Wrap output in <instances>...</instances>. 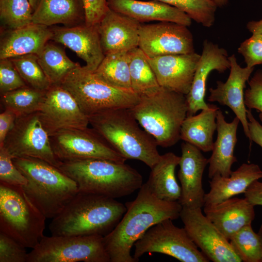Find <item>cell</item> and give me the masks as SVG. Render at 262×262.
I'll return each mask as SVG.
<instances>
[{
  "mask_svg": "<svg viewBox=\"0 0 262 262\" xmlns=\"http://www.w3.org/2000/svg\"><path fill=\"white\" fill-rule=\"evenodd\" d=\"M200 57L195 52L147 57L160 86L185 96L190 90Z\"/></svg>",
  "mask_w": 262,
  "mask_h": 262,
  "instance_id": "obj_18",
  "label": "cell"
},
{
  "mask_svg": "<svg viewBox=\"0 0 262 262\" xmlns=\"http://www.w3.org/2000/svg\"><path fill=\"white\" fill-rule=\"evenodd\" d=\"M247 117L249 141L255 142L262 147V125L255 119L250 109L247 110Z\"/></svg>",
  "mask_w": 262,
  "mask_h": 262,
  "instance_id": "obj_45",
  "label": "cell"
},
{
  "mask_svg": "<svg viewBox=\"0 0 262 262\" xmlns=\"http://www.w3.org/2000/svg\"><path fill=\"white\" fill-rule=\"evenodd\" d=\"M246 27L252 33L262 34V19L249 21L247 23Z\"/></svg>",
  "mask_w": 262,
  "mask_h": 262,
  "instance_id": "obj_47",
  "label": "cell"
},
{
  "mask_svg": "<svg viewBox=\"0 0 262 262\" xmlns=\"http://www.w3.org/2000/svg\"><path fill=\"white\" fill-rule=\"evenodd\" d=\"M85 9V23L97 25L109 9L108 0H82Z\"/></svg>",
  "mask_w": 262,
  "mask_h": 262,
  "instance_id": "obj_43",
  "label": "cell"
},
{
  "mask_svg": "<svg viewBox=\"0 0 262 262\" xmlns=\"http://www.w3.org/2000/svg\"><path fill=\"white\" fill-rule=\"evenodd\" d=\"M174 6L206 27L212 26L218 7L213 0H155Z\"/></svg>",
  "mask_w": 262,
  "mask_h": 262,
  "instance_id": "obj_37",
  "label": "cell"
},
{
  "mask_svg": "<svg viewBox=\"0 0 262 262\" xmlns=\"http://www.w3.org/2000/svg\"><path fill=\"white\" fill-rule=\"evenodd\" d=\"M133 257L138 262L146 253H160L182 262H208L184 228L176 226L172 220H164L150 228L134 244Z\"/></svg>",
  "mask_w": 262,
  "mask_h": 262,
  "instance_id": "obj_10",
  "label": "cell"
},
{
  "mask_svg": "<svg viewBox=\"0 0 262 262\" xmlns=\"http://www.w3.org/2000/svg\"><path fill=\"white\" fill-rule=\"evenodd\" d=\"M52 34L49 27L33 23L18 29L5 30L0 37V59L29 54L38 55L51 40Z\"/></svg>",
  "mask_w": 262,
  "mask_h": 262,
  "instance_id": "obj_23",
  "label": "cell"
},
{
  "mask_svg": "<svg viewBox=\"0 0 262 262\" xmlns=\"http://www.w3.org/2000/svg\"><path fill=\"white\" fill-rule=\"evenodd\" d=\"M141 25L133 18L109 8L97 24L104 55L128 52L138 47Z\"/></svg>",
  "mask_w": 262,
  "mask_h": 262,
  "instance_id": "obj_21",
  "label": "cell"
},
{
  "mask_svg": "<svg viewBox=\"0 0 262 262\" xmlns=\"http://www.w3.org/2000/svg\"><path fill=\"white\" fill-rule=\"evenodd\" d=\"M258 234L259 237V239L261 242V252H262V255H261V262H262V225L261 226L258 232Z\"/></svg>",
  "mask_w": 262,
  "mask_h": 262,
  "instance_id": "obj_49",
  "label": "cell"
},
{
  "mask_svg": "<svg viewBox=\"0 0 262 262\" xmlns=\"http://www.w3.org/2000/svg\"><path fill=\"white\" fill-rule=\"evenodd\" d=\"M110 262L103 236H44L27 262Z\"/></svg>",
  "mask_w": 262,
  "mask_h": 262,
  "instance_id": "obj_9",
  "label": "cell"
},
{
  "mask_svg": "<svg viewBox=\"0 0 262 262\" xmlns=\"http://www.w3.org/2000/svg\"><path fill=\"white\" fill-rule=\"evenodd\" d=\"M15 67L27 86L46 91L52 85L35 54H29L10 58Z\"/></svg>",
  "mask_w": 262,
  "mask_h": 262,
  "instance_id": "obj_35",
  "label": "cell"
},
{
  "mask_svg": "<svg viewBox=\"0 0 262 262\" xmlns=\"http://www.w3.org/2000/svg\"><path fill=\"white\" fill-rule=\"evenodd\" d=\"M180 160V156L167 152L161 155L159 161L151 168L146 183L159 199L168 201H179L180 199L181 188L175 176Z\"/></svg>",
  "mask_w": 262,
  "mask_h": 262,
  "instance_id": "obj_29",
  "label": "cell"
},
{
  "mask_svg": "<svg viewBox=\"0 0 262 262\" xmlns=\"http://www.w3.org/2000/svg\"><path fill=\"white\" fill-rule=\"evenodd\" d=\"M140 98L130 110L141 127L158 146L168 147L176 144L187 116L186 96L161 87L156 92Z\"/></svg>",
  "mask_w": 262,
  "mask_h": 262,
  "instance_id": "obj_6",
  "label": "cell"
},
{
  "mask_svg": "<svg viewBox=\"0 0 262 262\" xmlns=\"http://www.w3.org/2000/svg\"><path fill=\"white\" fill-rule=\"evenodd\" d=\"M46 219L21 186L0 183V232L33 249L44 236Z\"/></svg>",
  "mask_w": 262,
  "mask_h": 262,
  "instance_id": "obj_7",
  "label": "cell"
},
{
  "mask_svg": "<svg viewBox=\"0 0 262 262\" xmlns=\"http://www.w3.org/2000/svg\"><path fill=\"white\" fill-rule=\"evenodd\" d=\"M249 88L244 94L245 104L248 109L260 112L262 121V70H258L248 82Z\"/></svg>",
  "mask_w": 262,
  "mask_h": 262,
  "instance_id": "obj_42",
  "label": "cell"
},
{
  "mask_svg": "<svg viewBox=\"0 0 262 262\" xmlns=\"http://www.w3.org/2000/svg\"><path fill=\"white\" fill-rule=\"evenodd\" d=\"M46 91L27 86L1 95L0 101L4 109L12 111L17 117L27 115L39 110Z\"/></svg>",
  "mask_w": 262,
  "mask_h": 262,
  "instance_id": "obj_33",
  "label": "cell"
},
{
  "mask_svg": "<svg viewBox=\"0 0 262 262\" xmlns=\"http://www.w3.org/2000/svg\"><path fill=\"white\" fill-rule=\"evenodd\" d=\"M262 178V170L254 164L243 163L227 177L216 176L209 181L210 189L205 194L204 206H212L244 194L254 181Z\"/></svg>",
  "mask_w": 262,
  "mask_h": 262,
  "instance_id": "obj_26",
  "label": "cell"
},
{
  "mask_svg": "<svg viewBox=\"0 0 262 262\" xmlns=\"http://www.w3.org/2000/svg\"><path fill=\"white\" fill-rule=\"evenodd\" d=\"M94 73L98 78L111 86L122 89L132 90L128 51L105 55Z\"/></svg>",
  "mask_w": 262,
  "mask_h": 262,
  "instance_id": "obj_32",
  "label": "cell"
},
{
  "mask_svg": "<svg viewBox=\"0 0 262 262\" xmlns=\"http://www.w3.org/2000/svg\"><path fill=\"white\" fill-rule=\"evenodd\" d=\"M27 180L14 164L13 158L2 146L0 147V183L23 186Z\"/></svg>",
  "mask_w": 262,
  "mask_h": 262,
  "instance_id": "obj_38",
  "label": "cell"
},
{
  "mask_svg": "<svg viewBox=\"0 0 262 262\" xmlns=\"http://www.w3.org/2000/svg\"><path fill=\"white\" fill-rule=\"evenodd\" d=\"M51 40L74 51L85 62L83 67L95 72L105 57L102 49L98 25L85 23L72 27L54 26Z\"/></svg>",
  "mask_w": 262,
  "mask_h": 262,
  "instance_id": "obj_17",
  "label": "cell"
},
{
  "mask_svg": "<svg viewBox=\"0 0 262 262\" xmlns=\"http://www.w3.org/2000/svg\"><path fill=\"white\" fill-rule=\"evenodd\" d=\"M49 136L64 130L84 129L89 121L71 94L61 85H52L46 91L37 112Z\"/></svg>",
  "mask_w": 262,
  "mask_h": 262,
  "instance_id": "obj_15",
  "label": "cell"
},
{
  "mask_svg": "<svg viewBox=\"0 0 262 262\" xmlns=\"http://www.w3.org/2000/svg\"><path fill=\"white\" fill-rule=\"evenodd\" d=\"M238 51L243 56L246 66L251 68L262 65V34L252 33L240 44Z\"/></svg>",
  "mask_w": 262,
  "mask_h": 262,
  "instance_id": "obj_41",
  "label": "cell"
},
{
  "mask_svg": "<svg viewBox=\"0 0 262 262\" xmlns=\"http://www.w3.org/2000/svg\"><path fill=\"white\" fill-rule=\"evenodd\" d=\"M33 13L29 0H0V19L5 30L31 24Z\"/></svg>",
  "mask_w": 262,
  "mask_h": 262,
  "instance_id": "obj_34",
  "label": "cell"
},
{
  "mask_svg": "<svg viewBox=\"0 0 262 262\" xmlns=\"http://www.w3.org/2000/svg\"><path fill=\"white\" fill-rule=\"evenodd\" d=\"M1 146L13 158H37L58 168L62 163L53 151L49 135L37 112L17 117Z\"/></svg>",
  "mask_w": 262,
  "mask_h": 262,
  "instance_id": "obj_12",
  "label": "cell"
},
{
  "mask_svg": "<svg viewBox=\"0 0 262 262\" xmlns=\"http://www.w3.org/2000/svg\"><path fill=\"white\" fill-rule=\"evenodd\" d=\"M17 116L12 111L4 109L0 114V146L14 126Z\"/></svg>",
  "mask_w": 262,
  "mask_h": 262,
  "instance_id": "obj_44",
  "label": "cell"
},
{
  "mask_svg": "<svg viewBox=\"0 0 262 262\" xmlns=\"http://www.w3.org/2000/svg\"><path fill=\"white\" fill-rule=\"evenodd\" d=\"M89 125L126 160L140 161L150 168L161 155L155 139L140 125L130 109L107 111L88 117Z\"/></svg>",
  "mask_w": 262,
  "mask_h": 262,
  "instance_id": "obj_4",
  "label": "cell"
},
{
  "mask_svg": "<svg viewBox=\"0 0 262 262\" xmlns=\"http://www.w3.org/2000/svg\"><path fill=\"white\" fill-rule=\"evenodd\" d=\"M216 122L217 137L213 144L212 155L208 159V177L210 179L216 176H229L232 171V164L237 162L234 155V149L237 141L239 118L235 116L231 122H228L219 109Z\"/></svg>",
  "mask_w": 262,
  "mask_h": 262,
  "instance_id": "obj_24",
  "label": "cell"
},
{
  "mask_svg": "<svg viewBox=\"0 0 262 262\" xmlns=\"http://www.w3.org/2000/svg\"><path fill=\"white\" fill-rule=\"evenodd\" d=\"M110 9L128 16L138 22L151 21L172 22L186 26L192 19L185 13L166 3L155 0H108Z\"/></svg>",
  "mask_w": 262,
  "mask_h": 262,
  "instance_id": "obj_25",
  "label": "cell"
},
{
  "mask_svg": "<svg viewBox=\"0 0 262 262\" xmlns=\"http://www.w3.org/2000/svg\"><path fill=\"white\" fill-rule=\"evenodd\" d=\"M230 63V73L224 82L218 81L216 87L211 88L208 98L209 102H217L229 107L242 124L244 133L249 140L250 135L247 117V110L244 100V89L254 67H241L237 63L234 54L229 57Z\"/></svg>",
  "mask_w": 262,
  "mask_h": 262,
  "instance_id": "obj_19",
  "label": "cell"
},
{
  "mask_svg": "<svg viewBox=\"0 0 262 262\" xmlns=\"http://www.w3.org/2000/svg\"><path fill=\"white\" fill-rule=\"evenodd\" d=\"M181 150L178 173L181 188L179 202L182 207L202 208L205 195L202 177L209 160L199 149L187 142L181 144Z\"/></svg>",
  "mask_w": 262,
  "mask_h": 262,
  "instance_id": "obj_16",
  "label": "cell"
},
{
  "mask_svg": "<svg viewBox=\"0 0 262 262\" xmlns=\"http://www.w3.org/2000/svg\"><path fill=\"white\" fill-rule=\"evenodd\" d=\"M245 197L254 206H262V182L254 181L244 193Z\"/></svg>",
  "mask_w": 262,
  "mask_h": 262,
  "instance_id": "obj_46",
  "label": "cell"
},
{
  "mask_svg": "<svg viewBox=\"0 0 262 262\" xmlns=\"http://www.w3.org/2000/svg\"><path fill=\"white\" fill-rule=\"evenodd\" d=\"M180 217L192 240L210 261L241 262L229 241L202 213L201 208L182 207Z\"/></svg>",
  "mask_w": 262,
  "mask_h": 262,
  "instance_id": "obj_13",
  "label": "cell"
},
{
  "mask_svg": "<svg viewBox=\"0 0 262 262\" xmlns=\"http://www.w3.org/2000/svg\"><path fill=\"white\" fill-rule=\"evenodd\" d=\"M229 242L241 262H261V242L251 224L244 227L235 233Z\"/></svg>",
  "mask_w": 262,
  "mask_h": 262,
  "instance_id": "obj_36",
  "label": "cell"
},
{
  "mask_svg": "<svg viewBox=\"0 0 262 262\" xmlns=\"http://www.w3.org/2000/svg\"><path fill=\"white\" fill-rule=\"evenodd\" d=\"M219 108L209 104L198 115H187L180 130V139L190 143L201 151H212L214 142L213 137L216 130V115Z\"/></svg>",
  "mask_w": 262,
  "mask_h": 262,
  "instance_id": "obj_28",
  "label": "cell"
},
{
  "mask_svg": "<svg viewBox=\"0 0 262 262\" xmlns=\"http://www.w3.org/2000/svg\"><path fill=\"white\" fill-rule=\"evenodd\" d=\"M127 211L115 198L79 192L62 211L52 219V236H84L110 233Z\"/></svg>",
  "mask_w": 262,
  "mask_h": 262,
  "instance_id": "obj_2",
  "label": "cell"
},
{
  "mask_svg": "<svg viewBox=\"0 0 262 262\" xmlns=\"http://www.w3.org/2000/svg\"><path fill=\"white\" fill-rule=\"evenodd\" d=\"M60 85L71 94L88 117L111 110L131 109L140 98L131 90L109 85L81 66L70 71Z\"/></svg>",
  "mask_w": 262,
  "mask_h": 262,
  "instance_id": "obj_8",
  "label": "cell"
},
{
  "mask_svg": "<svg viewBox=\"0 0 262 262\" xmlns=\"http://www.w3.org/2000/svg\"><path fill=\"white\" fill-rule=\"evenodd\" d=\"M53 151L61 162L93 159L125 163L117 152L94 129H67L49 136Z\"/></svg>",
  "mask_w": 262,
  "mask_h": 262,
  "instance_id": "obj_11",
  "label": "cell"
},
{
  "mask_svg": "<svg viewBox=\"0 0 262 262\" xmlns=\"http://www.w3.org/2000/svg\"><path fill=\"white\" fill-rule=\"evenodd\" d=\"M135 199L126 204L127 211L116 227L103 236L110 262H136L131 255L134 243L150 228L167 219L180 217L182 208L179 201L159 199L145 183Z\"/></svg>",
  "mask_w": 262,
  "mask_h": 262,
  "instance_id": "obj_1",
  "label": "cell"
},
{
  "mask_svg": "<svg viewBox=\"0 0 262 262\" xmlns=\"http://www.w3.org/2000/svg\"><path fill=\"white\" fill-rule=\"evenodd\" d=\"M59 168L73 180L79 192L116 198L131 194L143 185V178L125 163L93 159L62 162Z\"/></svg>",
  "mask_w": 262,
  "mask_h": 262,
  "instance_id": "obj_5",
  "label": "cell"
},
{
  "mask_svg": "<svg viewBox=\"0 0 262 262\" xmlns=\"http://www.w3.org/2000/svg\"><path fill=\"white\" fill-rule=\"evenodd\" d=\"M230 67L227 50L211 41L204 40L190 90L186 95L187 115H195L198 111L209 107V104L205 101V96L207 80L210 73L213 70L224 73Z\"/></svg>",
  "mask_w": 262,
  "mask_h": 262,
  "instance_id": "obj_20",
  "label": "cell"
},
{
  "mask_svg": "<svg viewBox=\"0 0 262 262\" xmlns=\"http://www.w3.org/2000/svg\"><path fill=\"white\" fill-rule=\"evenodd\" d=\"M254 207L245 197H232L213 205L204 206L203 212L229 241L244 227L251 224L255 216Z\"/></svg>",
  "mask_w": 262,
  "mask_h": 262,
  "instance_id": "obj_22",
  "label": "cell"
},
{
  "mask_svg": "<svg viewBox=\"0 0 262 262\" xmlns=\"http://www.w3.org/2000/svg\"><path fill=\"white\" fill-rule=\"evenodd\" d=\"M32 23L51 27L62 24L72 27L85 23L82 0H40L34 10Z\"/></svg>",
  "mask_w": 262,
  "mask_h": 262,
  "instance_id": "obj_27",
  "label": "cell"
},
{
  "mask_svg": "<svg viewBox=\"0 0 262 262\" xmlns=\"http://www.w3.org/2000/svg\"><path fill=\"white\" fill-rule=\"evenodd\" d=\"M40 0H29L33 11L37 6Z\"/></svg>",
  "mask_w": 262,
  "mask_h": 262,
  "instance_id": "obj_50",
  "label": "cell"
},
{
  "mask_svg": "<svg viewBox=\"0 0 262 262\" xmlns=\"http://www.w3.org/2000/svg\"><path fill=\"white\" fill-rule=\"evenodd\" d=\"M37 55L38 62L51 85L60 84L70 71L81 66L71 60L61 48L49 42Z\"/></svg>",
  "mask_w": 262,
  "mask_h": 262,
  "instance_id": "obj_31",
  "label": "cell"
},
{
  "mask_svg": "<svg viewBox=\"0 0 262 262\" xmlns=\"http://www.w3.org/2000/svg\"><path fill=\"white\" fill-rule=\"evenodd\" d=\"M138 47L149 58L195 52L193 36L187 26L167 21L142 24Z\"/></svg>",
  "mask_w": 262,
  "mask_h": 262,
  "instance_id": "obj_14",
  "label": "cell"
},
{
  "mask_svg": "<svg viewBox=\"0 0 262 262\" xmlns=\"http://www.w3.org/2000/svg\"><path fill=\"white\" fill-rule=\"evenodd\" d=\"M27 86L11 59H0V95Z\"/></svg>",
  "mask_w": 262,
  "mask_h": 262,
  "instance_id": "obj_39",
  "label": "cell"
},
{
  "mask_svg": "<svg viewBox=\"0 0 262 262\" xmlns=\"http://www.w3.org/2000/svg\"><path fill=\"white\" fill-rule=\"evenodd\" d=\"M131 89L140 97L156 92L161 87L148 61L139 48L128 51Z\"/></svg>",
  "mask_w": 262,
  "mask_h": 262,
  "instance_id": "obj_30",
  "label": "cell"
},
{
  "mask_svg": "<svg viewBox=\"0 0 262 262\" xmlns=\"http://www.w3.org/2000/svg\"><path fill=\"white\" fill-rule=\"evenodd\" d=\"M217 7H222L226 5L228 0H213Z\"/></svg>",
  "mask_w": 262,
  "mask_h": 262,
  "instance_id": "obj_48",
  "label": "cell"
},
{
  "mask_svg": "<svg viewBox=\"0 0 262 262\" xmlns=\"http://www.w3.org/2000/svg\"><path fill=\"white\" fill-rule=\"evenodd\" d=\"M13 161L27 180L21 186L24 193L47 219L56 216L79 192L73 180L47 162L32 157Z\"/></svg>",
  "mask_w": 262,
  "mask_h": 262,
  "instance_id": "obj_3",
  "label": "cell"
},
{
  "mask_svg": "<svg viewBox=\"0 0 262 262\" xmlns=\"http://www.w3.org/2000/svg\"><path fill=\"white\" fill-rule=\"evenodd\" d=\"M25 246L8 235L0 232V262H27Z\"/></svg>",
  "mask_w": 262,
  "mask_h": 262,
  "instance_id": "obj_40",
  "label": "cell"
}]
</instances>
